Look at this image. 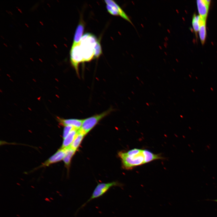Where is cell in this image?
I'll return each mask as SVG.
<instances>
[{
	"label": "cell",
	"instance_id": "obj_3",
	"mask_svg": "<svg viewBox=\"0 0 217 217\" xmlns=\"http://www.w3.org/2000/svg\"><path fill=\"white\" fill-rule=\"evenodd\" d=\"M123 184L118 181H113L107 183H98L89 198L83 203L77 210L75 215L81 209L91 200L99 198L111 188L118 187H122Z\"/></svg>",
	"mask_w": 217,
	"mask_h": 217
},
{
	"label": "cell",
	"instance_id": "obj_9",
	"mask_svg": "<svg viewBox=\"0 0 217 217\" xmlns=\"http://www.w3.org/2000/svg\"><path fill=\"white\" fill-rule=\"evenodd\" d=\"M106 5H110L118 12L119 16L132 24L131 21L122 9L115 1L112 0H105Z\"/></svg>",
	"mask_w": 217,
	"mask_h": 217
},
{
	"label": "cell",
	"instance_id": "obj_17",
	"mask_svg": "<svg viewBox=\"0 0 217 217\" xmlns=\"http://www.w3.org/2000/svg\"><path fill=\"white\" fill-rule=\"evenodd\" d=\"M102 53V50L100 41L97 40L94 48V58H97Z\"/></svg>",
	"mask_w": 217,
	"mask_h": 217
},
{
	"label": "cell",
	"instance_id": "obj_6",
	"mask_svg": "<svg viewBox=\"0 0 217 217\" xmlns=\"http://www.w3.org/2000/svg\"><path fill=\"white\" fill-rule=\"evenodd\" d=\"M66 148H60L54 154L42 163L39 167L48 166L52 164L57 163L63 160L66 155Z\"/></svg>",
	"mask_w": 217,
	"mask_h": 217
},
{
	"label": "cell",
	"instance_id": "obj_2",
	"mask_svg": "<svg viewBox=\"0 0 217 217\" xmlns=\"http://www.w3.org/2000/svg\"><path fill=\"white\" fill-rule=\"evenodd\" d=\"M96 37L89 33L82 36L79 46L82 53L83 61H88L94 58V48L97 41Z\"/></svg>",
	"mask_w": 217,
	"mask_h": 217
},
{
	"label": "cell",
	"instance_id": "obj_18",
	"mask_svg": "<svg viewBox=\"0 0 217 217\" xmlns=\"http://www.w3.org/2000/svg\"><path fill=\"white\" fill-rule=\"evenodd\" d=\"M74 128L72 126H64L63 133V139H64Z\"/></svg>",
	"mask_w": 217,
	"mask_h": 217
},
{
	"label": "cell",
	"instance_id": "obj_12",
	"mask_svg": "<svg viewBox=\"0 0 217 217\" xmlns=\"http://www.w3.org/2000/svg\"><path fill=\"white\" fill-rule=\"evenodd\" d=\"M66 155L63 160L65 167L68 171L70 166L72 158L76 151L72 149L70 146L66 148Z\"/></svg>",
	"mask_w": 217,
	"mask_h": 217
},
{
	"label": "cell",
	"instance_id": "obj_16",
	"mask_svg": "<svg viewBox=\"0 0 217 217\" xmlns=\"http://www.w3.org/2000/svg\"><path fill=\"white\" fill-rule=\"evenodd\" d=\"M200 18L199 15H197L196 14H194L193 17L192 25L193 30L196 36H197L198 32H199L200 28Z\"/></svg>",
	"mask_w": 217,
	"mask_h": 217
},
{
	"label": "cell",
	"instance_id": "obj_8",
	"mask_svg": "<svg viewBox=\"0 0 217 217\" xmlns=\"http://www.w3.org/2000/svg\"><path fill=\"white\" fill-rule=\"evenodd\" d=\"M57 120L60 125L64 126H70L77 130L81 127L83 119L75 118L64 119L57 117Z\"/></svg>",
	"mask_w": 217,
	"mask_h": 217
},
{
	"label": "cell",
	"instance_id": "obj_7",
	"mask_svg": "<svg viewBox=\"0 0 217 217\" xmlns=\"http://www.w3.org/2000/svg\"><path fill=\"white\" fill-rule=\"evenodd\" d=\"M210 1L208 0H198L197 1L198 10L200 17L206 20L207 17Z\"/></svg>",
	"mask_w": 217,
	"mask_h": 217
},
{
	"label": "cell",
	"instance_id": "obj_21",
	"mask_svg": "<svg viewBox=\"0 0 217 217\" xmlns=\"http://www.w3.org/2000/svg\"><path fill=\"white\" fill-rule=\"evenodd\" d=\"M211 90L212 91H213V89L212 88H211Z\"/></svg>",
	"mask_w": 217,
	"mask_h": 217
},
{
	"label": "cell",
	"instance_id": "obj_13",
	"mask_svg": "<svg viewBox=\"0 0 217 217\" xmlns=\"http://www.w3.org/2000/svg\"><path fill=\"white\" fill-rule=\"evenodd\" d=\"M85 135L79 130L74 140L70 146L77 151Z\"/></svg>",
	"mask_w": 217,
	"mask_h": 217
},
{
	"label": "cell",
	"instance_id": "obj_14",
	"mask_svg": "<svg viewBox=\"0 0 217 217\" xmlns=\"http://www.w3.org/2000/svg\"><path fill=\"white\" fill-rule=\"evenodd\" d=\"M143 153L144 156L145 163L154 160L161 159L163 158L160 155L155 154L146 149L143 150Z\"/></svg>",
	"mask_w": 217,
	"mask_h": 217
},
{
	"label": "cell",
	"instance_id": "obj_1",
	"mask_svg": "<svg viewBox=\"0 0 217 217\" xmlns=\"http://www.w3.org/2000/svg\"><path fill=\"white\" fill-rule=\"evenodd\" d=\"M118 156L121 159L123 168L128 170L145 164L143 150L135 148L127 152H120Z\"/></svg>",
	"mask_w": 217,
	"mask_h": 217
},
{
	"label": "cell",
	"instance_id": "obj_5",
	"mask_svg": "<svg viewBox=\"0 0 217 217\" xmlns=\"http://www.w3.org/2000/svg\"><path fill=\"white\" fill-rule=\"evenodd\" d=\"M70 55L71 63L76 72L78 73L79 64L80 62H83L82 53L79 44L74 47L71 46Z\"/></svg>",
	"mask_w": 217,
	"mask_h": 217
},
{
	"label": "cell",
	"instance_id": "obj_10",
	"mask_svg": "<svg viewBox=\"0 0 217 217\" xmlns=\"http://www.w3.org/2000/svg\"><path fill=\"white\" fill-rule=\"evenodd\" d=\"M84 30V24L82 22H80L75 30L72 47L74 46L79 44L83 36Z\"/></svg>",
	"mask_w": 217,
	"mask_h": 217
},
{
	"label": "cell",
	"instance_id": "obj_15",
	"mask_svg": "<svg viewBox=\"0 0 217 217\" xmlns=\"http://www.w3.org/2000/svg\"><path fill=\"white\" fill-rule=\"evenodd\" d=\"M199 33L201 43L203 45L205 42L206 36V23L200 25Z\"/></svg>",
	"mask_w": 217,
	"mask_h": 217
},
{
	"label": "cell",
	"instance_id": "obj_19",
	"mask_svg": "<svg viewBox=\"0 0 217 217\" xmlns=\"http://www.w3.org/2000/svg\"><path fill=\"white\" fill-rule=\"evenodd\" d=\"M106 7L107 11L111 14L115 16H119L118 12L111 6L106 5Z\"/></svg>",
	"mask_w": 217,
	"mask_h": 217
},
{
	"label": "cell",
	"instance_id": "obj_20",
	"mask_svg": "<svg viewBox=\"0 0 217 217\" xmlns=\"http://www.w3.org/2000/svg\"><path fill=\"white\" fill-rule=\"evenodd\" d=\"M211 200L217 202V199L213 200Z\"/></svg>",
	"mask_w": 217,
	"mask_h": 217
},
{
	"label": "cell",
	"instance_id": "obj_4",
	"mask_svg": "<svg viewBox=\"0 0 217 217\" xmlns=\"http://www.w3.org/2000/svg\"><path fill=\"white\" fill-rule=\"evenodd\" d=\"M113 110V109L111 108L101 113L96 114L83 119L79 130L86 135L101 119L108 115Z\"/></svg>",
	"mask_w": 217,
	"mask_h": 217
},
{
	"label": "cell",
	"instance_id": "obj_11",
	"mask_svg": "<svg viewBox=\"0 0 217 217\" xmlns=\"http://www.w3.org/2000/svg\"><path fill=\"white\" fill-rule=\"evenodd\" d=\"M79 130L73 128L64 139L60 148L63 149L70 146L74 140Z\"/></svg>",
	"mask_w": 217,
	"mask_h": 217
}]
</instances>
